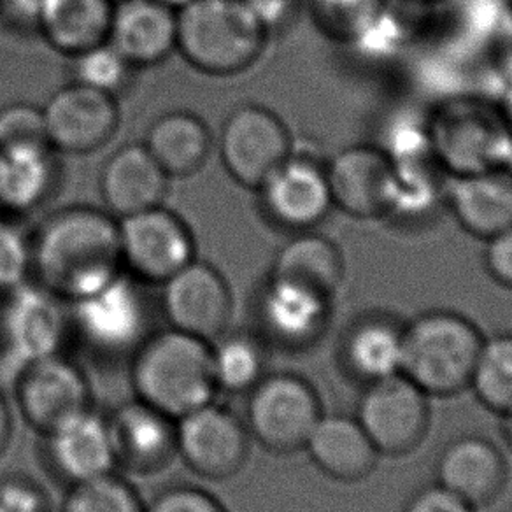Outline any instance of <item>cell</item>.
I'll list each match as a JSON object with an SVG mask.
<instances>
[{
  "label": "cell",
  "instance_id": "28",
  "mask_svg": "<svg viewBox=\"0 0 512 512\" xmlns=\"http://www.w3.org/2000/svg\"><path fill=\"white\" fill-rule=\"evenodd\" d=\"M144 146L169 178H188L211 157L213 136L197 114L171 111L151 123Z\"/></svg>",
  "mask_w": 512,
  "mask_h": 512
},
{
  "label": "cell",
  "instance_id": "7",
  "mask_svg": "<svg viewBox=\"0 0 512 512\" xmlns=\"http://www.w3.org/2000/svg\"><path fill=\"white\" fill-rule=\"evenodd\" d=\"M69 304L71 335L102 360L134 355L150 334L148 304L139 281L125 271L99 290Z\"/></svg>",
  "mask_w": 512,
  "mask_h": 512
},
{
  "label": "cell",
  "instance_id": "4",
  "mask_svg": "<svg viewBox=\"0 0 512 512\" xmlns=\"http://www.w3.org/2000/svg\"><path fill=\"white\" fill-rule=\"evenodd\" d=\"M481 330L455 311H428L404 323L400 374L428 397H453L469 390Z\"/></svg>",
  "mask_w": 512,
  "mask_h": 512
},
{
  "label": "cell",
  "instance_id": "20",
  "mask_svg": "<svg viewBox=\"0 0 512 512\" xmlns=\"http://www.w3.org/2000/svg\"><path fill=\"white\" fill-rule=\"evenodd\" d=\"M116 467L153 474L171 463L176 448V420L143 400H130L107 416Z\"/></svg>",
  "mask_w": 512,
  "mask_h": 512
},
{
  "label": "cell",
  "instance_id": "1",
  "mask_svg": "<svg viewBox=\"0 0 512 512\" xmlns=\"http://www.w3.org/2000/svg\"><path fill=\"white\" fill-rule=\"evenodd\" d=\"M121 272L120 227L107 209L64 207L32 239V276L65 302L99 290Z\"/></svg>",
  "mask_w": 512,
  "mask_h": 512
},
{
  "label": "cell",
  "instance_id": "42",
  "mask_svg": "<svg viewBox=\"0 0 512 512\" xmlns=\"http://www.w3.org/2000/svg\"><path fill=\"white\" fill-rule=\"evenodd\" d=\"M46 0H0V9L16 27L36 29Z\"/></svg>",
  "mask_w": 512,
  "mask_h": 512
},
{
  "label": "cell",
  "instance_id": "22",
  "mask_svg": "<svg viewBox=\"0 0 512 512\" xmlns=\"http://www.w3.org/2000/svg\"><path fill=\"white\" fill-rule=\"evenodd\" d=\"M107 41L134 69L162 64L178 46V11L160 0H120Z\"/></svg>",
  "mask_w": 512,
  "mask_h": 512
},
{
  "label": "cell",
  "instance_id": "14",
  "mask_svg": "<svg viewBox=\"0 0 512 512\" xmlns=\"http://www.w3.org/2000/svg\"><path fill=\"white\" fill-rule=\"evenodd\" d=\"M332 299L269 276L256 299L258 337L283 351H307L325 335Z\"/></svg>",
  "mask_w": 512,
  "mask_h": 512
},
{
  "label": "cell",
  "instance_id": "29",
  "mask_svg": "<svg viewBox=\"0 0 512 512\" xmlns=\"http://www.w3.org/2000/svg\"><path fill=\"white\" fill-rule=\"evenodd\" d=\"M346 274L342 251L325 235L299 232L276 253L271 276L334 300Z\"/></svg>",
  "mask_w": 512,
  "mask_h": 512
},
{
  "label": "cell",
  "instance_id": "15",
  "mask_svg": "<svg viewBox=\"0 0 512 512\" xmlns=\"http://www.w3.org/2000/svg\"><path fill=\"white\" fill-rule=\"evenodd\" d=\"M334 207L356 220H379L392 214L395 167L381 146L355 144L335 153L327 165Z\"/></svg>",
  "mask_w": 512,
  "mask_h": 512
},
{
  "label": "cell",
  "instance_id": "26",
  "mask_svg": "<svg viewBox=\"0 0 512 512\" xmlns=\"http://www.w3.org/2000/svg\"><path fill=\"white\" fill-rule=\"evenodd\" d=\"M304 449L323 474L341 483L369 477L381 456L358 420L346 414H323Z\"/></svg>",
  "mask_w": 512,
  "mask_h": 512
},
{
  "label": "cell",
  "instance_id": "25",
  "mask_svg": "<svg viewBox=\"0 0 512 512\" xmlns=\"http://www.w3.org/2000/svg\"><path fill=\"white\" fill-rule=\"evenodd\" d=\"M437 483L474 507L490 504L507 483V463L493 442L479 435H463L442 449Z\"/></svg>",
  "mask_w": 512,
  "mask_h": 512
},
{
  "label": "cell",
  "instance_id": "24",
  "mask_svg": "<svg viewBox=\"0 0 512 512\" xmlns=\"http://www.w3.org/2000/svg\"><path fill=\"white\" fill-rule=\"evenodd\" d=\"M446 200L467 234L488 241L512 227V169L449 178Z\"/></svg>",
  "mask_w": 512,
  "mask_h": 512
},
{
  "label": "cell",
  "instance_id": "2",
  "mask_svg": "<svg viewBox=\"0 0 512 512\" xmlns=\"http://www.w3.org/2000/svg\"><path fill=\"white\" fill-rule=\"evenodd\" d=\"M130 381L136 399L178 420L218 392L211 342L172 327L148 334L130 356Z\"/></svg>",
  "mask_w": 512,
  "mask_h": 512
},
{
  "label": "cell",
  "instance_id": "40",
  "mask_svg": "<svg viewBox=\"0 0 512 512\" xmlns=\"http://www.w3.org/2000/svg\"><path fill=\"white\" fill-rule=\"evenodd\" d=\"M402 512H476V507L437 483L416 491Z\"/></svg>",
  "mask_w": 512,
  "mask_h": 512
},
{
  "label": "cell",
  "instance_id": "44",
  "mask_svg": "<svg viewBox=\"0 0 512 512\" xmlns=\"http://www.w3.org/2000/svg\"><path fill=\"white\" fill-rule=\"evenodd\" d=\"M13 435V418L9 411L8 402L4 399V393H0V456L8 449Z\"/></svg>",
  "mask_w": 512,
  "mask_h": 512
},
{
  "label": "cell",
  "instance_id": "5",
  "mask_svg": "<svg viewBox=\"0 0 512 512\" xmlns=\"http://www.w3.org/2000/svg\"><path fill=\"white\" fill-rule=\"evenodd\" d=\"M434 157L449 178L512 164V132L500 106L479 97H455L427 120Z\"/></svg>",
  "mask_w": 512,
  "mask_h": 512
},
{
  "label": "cell",
  "instance_id": "50",
  "mask_svg": "<svg viewBox=\"0 0 512 512\" xmlns=\"http://www.w3.org/2000/svg\"><path fill=\"white\" fill-rule=\"evenodd\" d=\"M114 4H116V2H120V0H113Z\"/></svg>",
  "mask_w": 512,
  "mask_h": 512
},
{
  "label": "cell",
  "instance_id": "47",
  "mask_svg": "<svg viewBox=\"0 0 512 512\" xmlns=\"http://www.w3.org/2000/svg\"><path fill=\"white\" fill-rule=\"evenodd\" d=\"M500 416H502V420H504L502 427H504L505 441L509 442L512 448V407L509 411H505L504 414H500Z\"/></svg>",
  "mask_w": 512,
  "mask_h": 512
},
{
  "label": "cell",
  "instance_id": "19",
  "mask_svg": "<svg viewBox=\"0 0 512 512\" xmlns=\"http://www.w3.org/2000/svg\"><path fill=\"white\" fill-rule=\"evenodd\" d=\"M16 402L23 418L37 432L92 406V390L78 363L62 353L32 363L16 381Z\"/></svg>",
  "mask_w": 512,
  "mask_h": 512
},
{
  "label": "cell",
  "instance_id": "45",
  "mask_svg": "<svg viewBox=\"0 0 512 512\" xmlns=\"http://www.w3.org/2000/svg\"><path fill=\"white\" fill-rule=\"evenodd\" d=\"M500 53L504 58L505 69L512 76V13L505 18L504 27H502V36H500Z\"/></svg>",
  "mask_w": 512,
  "mask_h": 512
},
{
  "label": "cell",
  "instance_id": "27",
  "mask_svg": "<svg viewBox=\"0 0 512 512\" xmlns=\"http://www.w3.org/2000/svg\"><path fill=\"white\" fill-rule=\"evenodd\" d=\"M58 183L55 151L48 144L11 146L0 150V207L29 214L50 199Z\"/></svg>",
  "mask_w": 512,
  "mask_h": 512
},
{
  "label": "cell",
  "instance_id": "23",
  "mask_svg": "<svg viewBox=\"0 0 512 512\" xmlns=\"http://www.w3.org/2000/svg\"><path fill=\"white\" fill-rule=\"evenodd\" d=\"M404 323L392 314H363L344 330L339 348L341 367L356 383L367 386L402 370Z\"/></svg>",
  "mask_w": 512,
  "mask_h": 512
},
{
  "label": "cell",
  "instance_id": "10",
  "mask_svg": "<svg viewBox=\"0 0 512 512\" xmlns=\"http://www.w3.org/2000/svg\"><path fill=\"white\" fill-rule=\"evenodd\" d=\"M355 418L379 455H409L430 428L428 395L404 374L386 377L363 388Z\"/></svg>",
  "mask_w": 512,
  "mask_h": 512
},
{
  "label": "cell",
  "instance_id": "43",
  "mask_svg": "<svg viewBox=\"0 0 512 512\" xmlns=\"http://www.w3.org/2000/svg\"><path fill=\"white\" fill-rule=\"evenodd\" d=\"M246 2L265 27L272 30L290 15V9L295 0H246Z\"/></svg>",
  "mask_w": 512,
  "mask_h": 512
},
{
  "label": "cell",
  "instance_id": "3",
  "mask_svg": "<svg viewBox=\"0 0 512 512\" xmlns=\"http://www.w3.org/2000/svg\"><path fill=\"white\" fill-rule=\"evenodd\" d=\"M269 32L246 0H193L178 11L176 50L207 76H235L262 57Z\"/></svg>",
  "mask_w": 512,
  "mask_h": 512
},
{
  "label": "cell",
  "instance_id": "9",
  "mask_svg": "<svg viewBox=\"0 0 512 512\" xmlns=\"http://www.w3.org/2000/svg\"><path fill=\"white\" fill-rule=\"evenodd\" d=\"M292 153V134L269 107L239 106L228 114L221 127L223 167L237 185L249 190H258Z\"/></svg>",
  "mask_w": 512,
  "mask_h": 512
},
{
  "label": "cell",
  "instance_id": "35",
  "mask_svg": "<svg viewBox=\"0 0 512 512\" xmlns=\"http://www.w3.org/2000/svg\"><path fill=\"white\" fill-rule=\"evenodd\" d=\"M72 81L116 97L125 90L134 67L109 41L71 57Z\"/></svg>",
  "mask_w": 512,
  "mask_h": 512
},
{
  "label": "cell",
  "instance_id": "13",
  "mask_svg": "<svg viewBox=\"0 0 512 512\" xmlns=\"http://www.w3.org/2000/svg\"><path fill=\"white\" fill-rule=\"evenodd\" d=\"M43 113L51 150L65 155L102 150L120 127L116 97L74 81L51 95Z\"/></svg>",
  "mask_w": 512,
  "mask_h": 512
},
{
  "label": "cell",
  "instance_id": "48",
  "mask_svg": "<svg viewBox=\"0 0 512 512\" xmlns=\"http://www.w3.org/2000/svg\"><path fill=\"white\" fill-rule=\"evenodd\" d=\"M160 2L165 4V6H169V8L174 9V11H179V9L188 6V4L193 2V0H160Z\"/></svg>",
  "mask_w": 512,
  "mask_h": 512
},
{
  "label": "cell",
  "instance_id": "12",
  "mask_svg": "<svg viewBox=\"0 0 512 512\" xmlns=\"http://www.w3.org/2000/svg\"><path fill=\"white\" fill-rule=\"evenodd\" d=\"M248 427L227 407L214 402L176 420V448L199 476L223 481L241 472L249 456Z\"/></svg>",
  "mask_w": 512,
  "mask_h": 512
},
{
  "label": "cell",
  "instance_id": "39",
  "mask_svg": "<svg viewBox=\"0 0 512 512\" xmlns=\"http://www.w3.org/2000/svg\"><path fill=\"white\" fill-rule=\"evenodd\" d=\"M43 488L27 476L0 479V512H50Z\"/></svg>",
  "mask_w": 512,
  "mask_h": 512
},
{
  "label": "cell",
  "instance_id": "32",
  "mask_svg": "<svg viewBox=\"0 0 512 512\" xmlns=\"http://www.w3.org/2000/svg\"><path fill=\"white\" fill-rule=\"evenodd\" d=\"M469 388L493 413L504 414L511 409L512 334L484 337Z\"/></svg>",
  "mask_w": 512,
  "mask_h": 512
},
{
  "label": "cell",
  "instance_id": "17",
  "mask_svg": "<svg viewBox=\"0 0 512 512\" xmlns=\"http://www.w3.org/2000/svg\"><path fill=\"white\" fill-rule=\"evenodd\" d=\"M256 192L265 216L295 234L318 227L334 209L327 167L295 151Z\"/></svg>",
  "mask_w": 512,
  "mask_h": 512
},
{
  "label": "cell",
  "instance_id": "8",
  "mask_svg": "<svg viewBox=\"0 0 512 512\" xmlns=\"http://www.w3.org/2000/svg\"><path fill=\"white\" fill-rule=\"evenodd\" d=\"M323 414L320 395L306 377L272 372L248 393L244 423L249 435L265 449L290 455L304 449Z\"/></svg>",
  "mask_w": 512,
  "mask_h": 512
},
{
  "label": "cell",
  "instance_id": "30",
  "mask_svg": "<svg viewBox=\"0 0 512 512\" xmlns=\"http://www.w3.org/2000/svg\"><path fill=\"white\" fill-rule=\"evenodd\" d=\"M113 0H46L36 29L53 50L74 57L107 41Z\"/></svg>",
  "mask_w": 512,
  "mask_h": 512
},
{
  "label": "cell",
  "instance_id": "11",
  "mask_svg": "<svg viewBox=\"0 0 512 512\" xmlns=\"http://www.w3.org/2000/svg\"><path fill=\"white\" fill-rule=\"evenodd\" d=\"M121 262L137 281L164 285L195 260V237L185 220L164 206L118 220Z\"/></svg>",
  "mask_w": 512,
  "mask_h": 512
},
{
  "label": "cell",
  "instance_id": "49",
  "mask_svg": "<svg viewBox=\"0 0 512 512\" xmlns=\"http://www.w3.org/2000/svg\"><path fill=\"white\" fill-rule=\"evenodd\" d=\"M409 2H416V4H439L442 0H409Z\"/></svg>",
  "mask_w": 512,
  "mask_h": 512
},
{
  "label": "cell",
  "instance_id": "38",
  "mask_svg": "<svg viewBox=\"0 0 512 512\" xmlns=\"http://www.w3.org/2000/svg\"><path fill=\"white\" fill-rule=\"evenodd\" d=\"M144 512H227V509L209 491L178 484L160 491Z\"/></svg>",
  "mask_w": 512,
  "mask_h": 512
},
{
  "label": "cell",
  "instance_id": "31",
  "mask_svg": "<svg viewBox=\"0 0 512 512\" xmlns=\"http://www.w3.org/2000/svg\"><path fill=\"white\" fill-rule=\"evenodd\" d=\"M216 390L242 395L265 376V342L246 332H223L211 341Z\"/></svg>",
  "mask_w": 512,
  "mask_h": 512
},
{
  "label": "cell",
  "instance_id": "37",
  "mask_svg": "<svg viewBox=\"0 0 512 512\" xmlns=\"http://www.w3.org/2000/svg\"><path fill=\"white\" fill-rule=\"evenodd\" d=\"M48 144L43 107L15 102L0 109V150L11 146ZM50 146V144H48Z\"/></svg>",
  "mask_w": 512,
  "mask_h": 512
},
{
  "label": "cell",
  "instance_id": "34",
  "mask_svg": "<svg viewBox=\"0 0 512 512\" xmlns=\"http://www.w3.org/2000/svg\"><path fill=\"white\" fill-rule=\"evenodd\" d=\"M136 488L114 472L69 486L60 512H144Z\"/></svg>",
  "mask_w": 512,
  "mask_h": 512
},
{
  "label": "cell",
  "instance_id": "16",
  "mask_svg": "<svg viewBox=\"0 0 512 512\" xmlns=\"http://www.w3.org/2000/svg\"><path fill=\"white\" fill-rule=\"evenodd\" d=\"M162 286V311L169 327L209 342L227 332L234 299L216 267L195 258Z\"/></svg>",
  "mask_w": 512,
  "mask_h": 512
},
{
  "label": "cell",
  "instance_id": "46",
  "mask_svg": "<svg viewBox=\"0 0 512 512\" xmlns=\"http://www.w3.org/2000/svg\"><path fill=\"white\" fill-rule=\"evenodd\" d=\"M500 109H502V113H504L505 116V121H507V125H509V128H511L512 132V83L509 85V88H507V93H505V99L504 102H502Z\"/></svg>",
  "mask_w": 512,
  "mask_h": 512
},
{
  "label": "cell",
  "instance_id": "41",
  "mask_svg": "<svg viewBox=\"0 0 512 512\" xmlns=\"http://www.w3.org/2000/svg\"><path fill=\"white\" fill-rule=\"evenodd\" d=\"M484 269L497 285L512 290V227L486 241Z\"/></svg>",
  "mask_w": 512,
  "mask_h": 512
},
{
  "label": "cell",
  "instance_id": "18",
  "mask_svg": "<svg viewBox=\"0 0 512 512\" xmlns=\"http://www.w3.org/2000/svg\"><path fill=\"white\" fill-rule=\"evenodd\" d=\"M41 435L46 467L67 486L114 472L116 456L109 421L92 406L58 421Z\"/></svg>",
  "mask_w": 512,
  "mask_h": 512
},
{
  "label": "cell",
  "instance_id": "21",
  "mask_svg": "<svg viewBox=\"0 0 512 512\" xmlns=\"http://www.w3.org/2000/svg\"><path fill=\"white\" fill-rule=\"evenodd\" d=\"M171 178L144 144H127L107 158L100 172V195L114 218L164 206Z\"/></svg>",
  "mask_w": 512,
  "mask_h": 512
},
{
  "label": "cell",
  "instance_id": "33",
  "mask_svg": "<svg viewBox=\"0 0 512 512\" xmlns=\"http://www.w3.org/2000/svg\"><path fill=\"white\" fill-rule=\"evenodd\" d=\"M388 0H311L318 29L337 43H362L388 11Z\"/></svg>",
  "mask_w": 512,
  "mask_h": 512
},
{
  "label": "cell",
  "instance_id": "6",
  "mask_svg": "<svg viewBox=\"0 0 512 512\" xmlns=\"http://www.w3.org/2000/svg\"><path fill=\"white\" fill-rule=\"evenodd\" d=\"M69 335L65 300L37 281L0 297V393L13 392L32 363L62 353Z\"/></svg>",
  "mask_w": 512,
  "mask_h": 512
},
{
  "label": "cell",
  "instance_id": "36",
  "mask_svg": "<svg viewBox=\"0 0 512 512\" xmlns=\"http://www.w3.org/2000/svg\"><path fill=\"white\" fill-rule=\"evenodd\" d=\"M32 276V239L20 228L0 220V297Z\"/></svg>",
  "mask_w": 512,
  "mask_h": 512
}]
</instances>
